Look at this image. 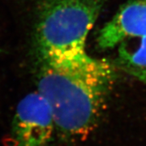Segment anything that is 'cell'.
I'll use <instances>...</instances> for the list:
<instances>
[{
  "instance_id": "2",
  "label": "cell",
  "mask_w": 146,
  "mask_h": 146,
  "mask_svg": "<svg viewBox=\"0 0 146 146\" xmlns=\"http://www.w3.org/2000/svg\"><path fill=\"white\" fill-rule=\"evenodd\" d=\"M106 0H42L35 42L39 58L80 59L89 54L85 43Z\"/></svg>"
},
{
  "instance_id": "4",
  "label": "cell",
  "mask_w": 146,
  "mask_h": 146,
  "mask_svg": "<svg viewBox=\"0 0 146 146\" xmlns=\"http://www.w3.org/2000/svg\"><path fill=\"white\" fill-rule=\"evenodd\" d=\"M142 37H146V0H130L102 27L97 44L102 50H110Z\"/></svg>"
},
{
  "instance_id": "3",
  "label": "cell",
  "mask_w": 146,
  "mask_h": 146,
  "mask_svg": "<svg viewBox=\"0 0 146 146\" xmlns=\"http://www.w3.org/2000/svg\"><path fill=\"white\" fill-rule=\"evenodd\" d=\"M12 129L16 146H52L56 132L54 119L40 93L32 92L20 101Z\"/></svg>"
},
{
  "instance_id": "5",
  "label": "cell",
  "mask_w": 146,
  "mask_h": 146,
  "mask_svg": "<svg viewBox=\"0 0 146 146\" xmlns=\"http://www.w3.org/2000/svg\"><path fill=\"white\" fill-rule=\"evenodd\" d=\"M117 48L112 61L115 68L146 84V37L140 38L136 45L124 42Z\"/></svg>"
},
{
  "instance_id": "1",
  "label": "cell",
  "mask_w": 146,
  "mask_h": 146,
  "mask_svg": "<svg viewBox=\"0 0 146 146\" xmlns=\"http://www.w3.org/2000/svg\"><path fill=\"white\" fill-rule=\"evenodd\" d=\"M114 63L87 56L80 59L38 57L36 91L52 110L63 140L86 139L98 126L117 79Z\"/></svg>"
}]
</instances>
